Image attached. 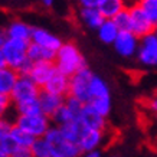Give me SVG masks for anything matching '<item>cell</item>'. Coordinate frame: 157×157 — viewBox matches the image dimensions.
Segmentation results:
<instances>
[{"mask_svg":"<svg viewBox=\"0 0 157 157\" xmlns=\"http://www.w3.org/2000/svg\"><path fill=\"white\" fill-rule=\"evenodd\" d=\"M55 68L62 74L71 76L76 71L88 67L86 59L82 55L81 49L76 46L74 42H62V45L58 48L53 59Z\"/></svg>","mask_w":157,"mask_h":157,"instance_id":"6da1fadb","label":"cell"},{"mask_svg":"<svg viewBox=\"0 0 157 157\" xmlns=\"http://www.w3.org/2000/svg\"><path fill=\"white\" fill-rule=\"evenodd\" d=\"M43 138L48 141L51 151H52V157H78L81 154L78 144L68 141L67 138L62 136L61 128L55 124H52L49 127Z\"/></svg>","mask_w":157,"mask_h":157,"instance_id":"7a4b0ae2","label":"cell"},{"mask_svg":"<svg viewBox=\"0 0 157 157\" xmlns=\"http://www.w3.org/2000/svg\"><path fill=\"white\" fill-rule=\"evenodd\" d=\"M13 124H16L17 127L25 130L32 137L38 138L45 136L48 128L52 125V121H51V118L48 115L42 114V113L40 114H32V115L16 114L13 120Z\"/></svg>","mask_w":157,"mask_h":157,"instance_id":"3957f363","label":"cell"},{"mask_svg":"<svg viewBox=\"0 0 157 157\" xmlns=\"http://www.w3.org/2000/svg\"><path fill=\"white\" fill-rule=\"evenodd\" d=\"M28 45L29 42H25V40L6 38V40L0 46V51L3 53L6 65L17 71V68L28 58Z\"/></svg>","mask_w":157,"mask_h":157,"instance_id":"277c9868","label":"cell"},{"mask_svg":"<svg viewBox=\"0 0 157 157\" xmlns=\"http://www.w3.org/2000/svg\"><path fill=\"white\" fill-rule=\"evenodd\" d=\"M39 92H40V88L28 75H19L12 91H10L9 97L12 101V105H16L20 102H25V101L36 100Z\"/></svg>","mask_w":157,"mask_h":157,"instance_id":"5b68a950","label":"cell"},{"mask_svg":"<svg viewBox=\"0 0 157 157\" xmlns=\"http://www.w3.org/2000/svg\"><path fill=\"white\" fill-rule=\"evenodd\" d=\"M94 72L91 71L88 67L82 68L79 71H76L74 75L69 76V95L75 97L84 104L90 102V82L91 76Z\"/></svg>","mask_w":157,"mask_h":157,"instance_id":"8992f818","label":"cell"},{"mask_svg":"<svg viewBox=\"0 0 157 157\" xmlns=\"http://www.w3.org/2000/svg\"><path fill=\"white\" fill-rule=\"evenodd\" d=\"M136 58H137L138 63L143 67H157V38L154 32L140 38Z\"/></svg>","mask_w":157,"mask_h":157,"instance_id":"52a82bcc","label":"cell"},{"mask_svg":"<svg viewBox=\"0 0 157 157\" xmlns=\"http://www.w3.org/2000/svg\"><path fill=\"white\" fill-rule=\"evenodd\" d=\"M138 42H140V38H137L133 32H130V30H120L118 35L115 36L114 42L111 45L114 46V51L121 58L130 59V58L136 56Z\"/></svg>","mask_w":157,"mask_h":157,"instance_id":"ba28073f","label":"cell"},{"mask_svg":"<svg viewBox=\"0 0 157 157\" xmlns=\"http://www.w3.org/2000/svg\"><path fill=\"white\" fill-rule=\"evenodd\" d=\"M105 134L107 130H94V128H85L82 127L79 137H78V147L81 154L91 151V150H95V148H101L105 143Z\"/></svg>","mask_w":157,"mask_h":157,"instance_id":"9c48e42d","label":"cell"},{"mask_svg":"<svg viewBox=\"0 0 157 157\" xmlns=\"http://www.w3.org/2000/svg\"><path fill=\"white\" fill-rule=\"evenodd\" d=\"M130 14V32H133L137 38H143L146 35L154 32V25L148 19L140 6H134L128 9Z\"/></svg>","mask_w":157,"mask_h":157,"instance_id":"30bf717a","label":"cell"},{"mask_svg":"<svg viewBox=\"0 0 157 157\" xmlns=\"http://www.w3.org/2000/svg\"><path fill=\"white\" fill-rule=\"evenodd\" d=\"M79 123L85 128H94V130H107L108 128V121L107 117L97 113L90 104H84L81 109V114L78 117Z\"/></svg>","mask_w":157,"mask_h":157,"instance_id":"8fae6325","label":"cell"},{"mask_svg":"<svg viewBox=\"0 0 157 157\" xmlns=\"http://www.w3.org/2000/svg\"><path fill=\"white\" fill-rule=\"evenodd\" d=\"M55 69H56V68H55V63H53V62L38 61V62H33V63H32V68H30L28 76L39 88H42V86L46 84V81L51 78V75L53 74Z\"/></svg>","mask_w":157,"mask_h":157,"instance_id":"7c38bea8","label":"cell"},{"mask_svg":"<svg viewBox=\"0 0 157 157\" xmlns=\"http://www.w3.org/2000/svg\"><path fill=\"white\" fill-rule=\"evenodd\" d=\"M30 42L40 45L43 48H48L51 51L56 52L58 48L62 45V39L58 35L49 32L48 29L45 28H35L32 29V36H30Z\"/></svg>","mask_w":157,"mask_h":157,"instance_id":"4fadbf2b","label":"cell"},{"mask_svg":"<svg viewBox=\"0 0 157 157\" xmlns=\"http://www.w3.org/2000/svg\"><path fill=\"white\" fill-rule=\"evenodd\" d=\"M42 90L56 94V95H68V92H69V76L55 69L51 78L46 81V84L42 86Z\"/></svg>","mask_w":157,"mask_h":157,"instance_id":"5bb4252c","label":"cell"},{"mask_svg":"<svg viewBox=\"0 0 157 157\" xmlns=\"http://www.w3.org/2000/svg\"><path fill=\"white\" fill-rule=\"evenodd\" d=\"M32 29H33V26L29 25L28 22L20 20V19H14L7 23V26L5 28V32H6V36L10 39H17V40L30 42Z\"/></svg>","mask_w":157,"mask_h":157,"instance_id":"9a60e30c","label":"cell"},{"mask_svg":"<svg viewBox=\"0 0 157 157\" xmlns=\"http://www.w3.org/2000/svg\"><path fill=\"white\" fill-rule=\"evenodd\" d=\"M63 100H65V97L56 95V94H52V92H48V91L42 90V88H40V92H39V95H38L40 111H42V114L48 115L49 118H51L53 113L63 104Z\"/></svg>","mask_w":157,"mask_h":157,"instance_id":"2e32d148","label":"cell"},{"mask_svg":"<svg viewBox=\"0 0 157 157\" xmlns=\"http://www.w3.org/2000/svg\"><path fill=\"white\" fill-rule=\"evenodd\" d=\"M78 19L82 22L91 30H97V28L104 22V16L97 7H79L78 12Z\"/></svg>","mask_w":157,"mask_h":157,"instance_id":"e0dca14e","label":"cell"},{"mask_svg":"<svg viewBox=\"0 0 157 157\" xmlns=\"http://www.w3.org/2000/svg\"><path fill=\"white\" fill-rule=\"evenodd\" d=\"M118 32H120L118 28H117V25L114 23L113 19H104V22L97 28L98 39L102 43H107V45H111L114 42V39L118 35Z\"/></svg>","mask_w":157,"mask_h":157,"instance_id":"ac0fdd59","label":"cell"},{"mask_svg":"<svg viewBox=\"0 0 157 157\" xmlns=\"http://www.w3.org/2000/svg\"><path fill=\"white\" fill-rule=\"evenodd\" d=\"M90 101L92 98H111L108 84L101 78V76L92 74L90 82Z\"/></svg>","mask_w":157,"mask_h":157,"instance_id":"d6986e66","label":"cell"},{"mask_svg":"<svg viewBox=\"0 0 157 157\" xmlns=\"http://www.w3.org/2000/svg\"><path fill=\"white\" fill-rule=\"evenodd\" d=\"M55 51H51L48 48H43L40 45H36L33 42H29L28 45V58L32 62L38 61H49L53 62L55 59Z\"/></svg>","mask_w":157,"mask_h":157,"instance_id":"ffe728a7","label":"cell"},{"mask_svg":"<svg viewBox=\"0 0 157 157\" xmlns=\"http://www.w3.org/2000/svg\"><path fill=\"white\" fill-rule=\"evenodd\" d=\"M17 76H19V74H17L16 69L7 67V65L0 67V92L10 94V91L13 88Z\"/></svg>","mask_w":157,"mask_h":157,"instance_id":"44dd1931","label":"cell"},{"mask_svg":"<svg viewBox=\"0 0 157 157\" xmlns=\"http://www.w3.org/2000/svg\"><path fill=\"white\" fill-rule=\"evenodd\" d=\"M97 9L100 10L105 19H113L118 12L125 9V6L123 0H100Z\"/></svg>","mask_w":157,"mask_h":157,"instance_id":"7402d4cb","label":"cell"},{"mask_svg":"<svg viewBox=\"0 0 157 157\" xmlns=\"http://www.w3.org/2000/svg\"><path fill=\"white\" fill-rule=\"evenodd\" d=\"M59 128H61L62 136L67 138L68 141L76 143V141H78V137H79V133H81L82 125H81V123H79V120L74 118V120H71V121H68V123L59 125Z\"/></svg>","mask_w":157,"mask_h":157,"instance_id":"603a6c76","label":"cell"},{"mask_svg":"<svg viewBox=\"0 0 157 157\" xmlns=\"http://www.w3.org/2000/svg\"><path fill=\"white\" fill-rule=\"evenodd\" d=\"M10 136L13 137V140L17 143V146L20 147H28L30 148L32 143L35 141V137H32L29 133H26L25 130H22L20 127H17L16 124L12 125V128H10Z\"/></svg>","mask_w":157,"mask_h":157,"instance_id":"cb8c5ba5","label":"cell"},{"mask_svg":"<svg viewBox=\"0 0 157 157\" xmlns=\"http://www.w3.org/2000/svg\"><path fill=\"white\" fill-rule=\"evenodd\" d=\"M12 108L14 109L16 114H23V115H32V114H40V105H39L38 98L30 101H25L20 104L12 105Z\"/></svg>","mask_w":157,"mask_h":157,"instance_id":"d4e9b609","label":"cell"},{"mask_svg":"<svg viewBox=\"0 0 157 157\" xmlns=\"http://www.w3.org/2000/svg\"><path fill=\"white\" fill-rule=\"evenodd\" d=\"M30 154L32 157H52L51 147L43 137L35 138V141L30 146Z\"/></svg>","mask_w":157,"mask_h":157,"instance_id":"484cf974","label":"cell"},{"mask_svg":"<svg viewBox=\"0 0 157 157\" xmlns=\"http://www.w3.org/2000/svg\"><path fill=\"white\" fill-rule=\"evenodd\" d=\"M75 117L69 113V109L65 107V105L62 104L59 108L55 111L52 114V117H51V121H52V124H55V125H62V124L68 123V121H71V120H74Z\"/></svg>","mask_w":157,"mask_h":157,"instance_id":"4316f807","label":"cell"},{"mask_svg":"<svg viewBox=\"0 0 157 157\" xmlns=\"http://www.w3.org/2000/svg\"><path fill=\"white\" fill-rule=\"evenodd\" d=\"M138 6L141 7L146 16L151 20V23L157 26V0H141Z\"/></svg>","mask_w":157,"mask_h":157,"instance_id":"83f0119b","label":"cell"},{"mask_svg":"<svg viewBox=\"0 0 157 157\" xmlns=\"http://www.w3.org/2000/svg\"><path fill=\"white\" fill-rule=\"evenodd\" d=\"M88 104L104 117H108L111 113V98H92Z\"/></svg>","mask_w":157,"mask_h":157,"instance_id":"f1b7e54d","label":"cell"},{"mask_svg":"<svg viewBox=\"0 0 157 157\" xmlns=\"http://www.w3.org/2000/svg\"><path fill=\"white\" fill-rule=\"evenodd\" d=\"M63 105L69 109V113H71L75 118H78V117H79V114H81L82 107H84V102H82V101H79L78 98H75V97H72V95H69V94H68V95H65Z\"/></svg>","mask_w":157,"mask_h":157,"instance_id":"f546056e","label":"cell"},{"mask_svg":"<svg viewBox=\"0 0 157 157\" xmlns=\"http://www.w3.org/2000/svg\"><path fill=\"white\" fill-rule=\"evenodd\" d=\"M0 144H2V147L5 150L6 157H14L16 151H17L20 147V146H17V143L13 140V137L10 136V133L7 134V136H5V137L0 138Z\"/></svg>","mask_w":157,"mask_h":157,"instance_id":"4dcf8cb0","label":"cell"},{"mask_svg":"<svg viewBox=\"0 0 157 157\" xmlns=\"http://www.w3.org/2000/svg\"><path fill=\"white\" fill-rule=\"evenodd\" d=\"M114 23L117 25L118 30H130V14H128V9H123L121 12L115 14L114 17Z\"/></svg>","mask_w":157,"mask_h":157,"instance_id":"1f68e13d","label":"cell"},{"mask_svg":"<svg viewBox=\"0 0 157 157\" xmlns=\"http://www.w3.org/2000/svg\"><path fill=\"white\" fill-rule=\"evenodd\" d=\"M32 63H33V62L30 61L29 58H26L23 61V63L17 68V74H19V75H28L29 71H30V68H32Z\"/></svg>","mask_w":157,"mask_h":157,"instance_id":"d6a6232c","label":"cell"},{"mask_svg":"<svg viewBox=\"0 0 157 157\" xmlns=\"http://www.w3.org/2000/svg\"><path fill=\"white\" fill-rule=\"evenodd\" d=\"M147 108L150 109V113H153V114L156 115V118H157V92L153 97H150V100L147 102Z\"/></svg>","mask_w":157,"mask_h":157,"instance_id":"836d02e7","label":"cell"},{"mask_svg":"<svg viewBox=\"0 0 157 157\" xmlns=\"http://www.w3.org/2000/svg\"><path fill=\"white\" fill-rule=\"evenodd\" d=\"M100 0H78L79 7H97Z\"/></svg>","mask_w":157,"mask_h":157,"instance_id":"e575fe53","label":"cell"},{"mask_svg":"<svg viewBox=\"0 0 157 157\" xmlns=\"http://www.w3.org/2000/svg\"><path fill=\"white\" fill-rule=\"evenodd\" d=\"M123 2H124V6H125V9H130V7L138 6V3H140L141 0H123Z\"/></svg>","mask_w":157,"mask_h":157,"instance_id":"d590c367","label":"cell"},{"mask_svg":"<svg viewBox=\"0 0 157 157\" xmlns=\"http://www.w3.org/2000/svg\"><path fill=\"white\" fill-rule=\"evenodd\" d=\"M86 157H100L101 156V148H95V150H91V151L85 153Z\"/></svg>","mask_w":157,"mask_h":157,"instance_id":"8d00e7d4","label":"cell"},{"mask_svg":"<svg viewBox=\"0 0 157 157\" xmlns=\"http://www.w3.org/2000/svg\"><path fill=\"white\" fill-rule=\"evenodd\" d=\"M40 3H42V6H45V7H52L53 3H55V0H40Z\"/></svg>","mask_w":157,"mask_h":157,"instance_id":"74e56055","label":"cell"},{"mask_svg":"<svg viewBox=\"0 0 157 157\" xmlns=\"http://www.w3.org/2000/svg\"><path fill=\"white\" fill-rule=\"evenodd\" d=\"M6 38H7V36H6L5 29H0V46H2V43L6 40Z\"/></svg>","mask_w":157,"mask_h":157,"instance_id":"f35d334b","label":"cell"},{"mask_svg":"<svg viewBox=\"0 0 157 157\" xmlns=\"http://www.w3.org/2000/svg\"><path fill=\"white\" fill-rule=\"evenodd\" d=\"M6 62H5V58H3V53H2V51H0V67H5Z\"/></svg>","mask_w":157,"mask_h":157,"instance_id":"ab89813d","label":"cell"},{"mask_svg":"<svg viewBox=\"0 0 157 157\" xmlns=\"http://www.w3.org/2000/svg\"><path fill=\"white\" fill-rule=\"evenodd\" d=\"M0 157H6V153L3 150V147H2V144H0Z\"/></svg>","mask_w":157,"mask_h":157,"instance_id":"60d3db41","label":"cell"},{"mask_svg":"<svg viewBox=\"0 0 157 157\" xmlns=\"http://www.w3.org/2000/svg\"><path fill=\"white\" fill-rule=\"evenodd\" d=\"M154 35H156V38H157V26L154 28Z\"/></svg>","mask_w":157,"mask_h":157,"instance_id":"b9f144b4","label":"cell"}]
</instances>
